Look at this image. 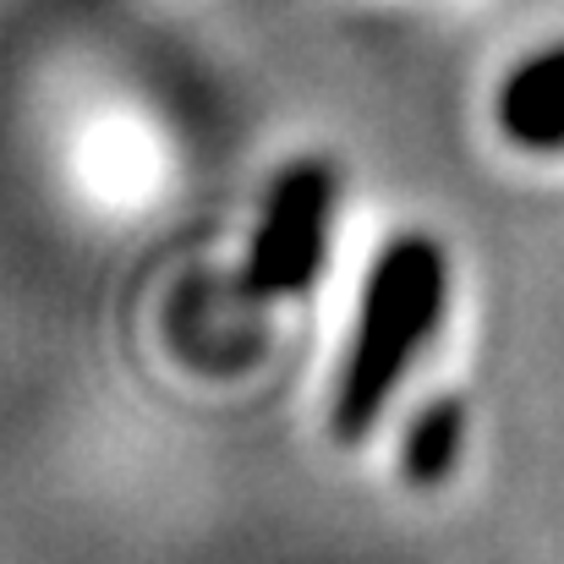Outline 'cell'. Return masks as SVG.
Returning a JSON list of instances; mask_svg holds the SVG:
<instances>
[{"label":"cell","instance_id":"3957f363","mask_svg":"<svg viewBox=\"0 0 564 564\" xmlns=\"http://www.w3.org/2000/svg\"><path fill=\"white\" fill-rule=\"evenodd\" d=\"M505 127L532 143V149H554L564 138V50L560 55H543L532 66H521L510 83H505Z\"/></svg>","mask_w":564,"mask_h":564},{"label":"cell","instance_id":"6da1fadb","mask_svg":"<svg viewBox=\"0 0 564 564\" xmlns=\"http://www.w3.org/2000/svg\"><path fill=\"white\" fill-rule=\"evenodd\" d=\"M444 302V263L438 247L427 241H394L378 258L368 296H362V324L351 340V362L335 394V433L346 444H357L378 422L389 389L400 383L411 351L427 340L433 318Z\"/></svg>","mask_w":564,"mask_h":564},{"label":"cell","instance_id":"7a4b0ae2","mask_svg":"<svg viewBox=\"0 0 564 564\" xmlns=\"http://www.w3.org/2000/svg\"><path fill=\"white\" fill-rule=\"evenodd\" d=\"M329 203H335V176L318 160H302V165L280 171V182L263 203L247 269H241V296L247 302L296 296V291L313 285V274L324 263Z\"/></svg>","mask_w":564,"mask_h":564},{"label":"cell","instance_id":"277c9868","mask_svg":"<svg viewBox=\"0 0 564 564\" xmlns=\"http://www.w3.org/2000/svg\"><path fill=\"white\" fill-rule=\"evenodd\" d=\"M460 405L455 400H438L433 411H422L416 416V427H411V438H405V477L411 482H438L444 471H449V460H455V449H460Z\"/></svg>","mask_w":564,"mask_h":564}]
</instances>
